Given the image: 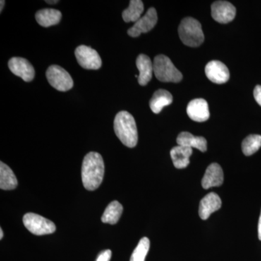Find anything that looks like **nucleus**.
<instances>
[{"instance_id": "obj_17", "label": "nucleus", "mask_w": 261, "mask_h": 261, "mask_svg": "<svg viewBox=\"0 0 261 261\" xmlns=\"http://www.w3.org/2000/svg\"><path fill=\"white\" fill-rule=\"evenodd\" d=\"M192 149L185 146L178 145L171 150V157L175 168L178 169L187 168L190 164Z\"/></svg>"}, {"instance_id": "obj_18", "label": "nucleus", "mask_w": 261, "mask_h": 261, "mask_svg": "<svg viewBox=\"0 0 261 261\" xmlns=\"http://www.w3.org/2000/svg\"><path fill=\"white\" fill-rule=\"evenodd\" d=\"M173 102L172 94L165 89H159L153 94L149 101V107L152 112L158 114L163 108Z\"/></svg>"}, {"instance_id": "obj_8", "label": "nucleus", "mask_w": 261, "mask_h": 261, "mask_svg": "<svg viewBox=\"0 0 261 261\" xmlns=\"http://www.w3.org/2000/svg\"><path fill=\"white\" fill-rule=\"evenodd\" d=\"M158 21L157 11L150 8L143 16L141 17L135 25L128 30V34L132 37H140L141 34L149 32L154 28Z\"/></svg>"}, {"instance_id": "obj_24", "label": "nucleus", "mask_w": 261, "mask_h": 261, "mask_svg": "<svg viewBox=\"0 0 261 261\" xmlns=\"http://www.w3.org/2000/svg\"><path fill=\"white\" fill-rule=\"evenodd\" d=\"M149 240L147 238L141 239L140 243L134 250L130 261H145L149 250Z\"/></svg>"}, {"instance_id": "obj_9", "label": "nucleus", "mask_w": 261, "mask_h": 261, "mask_svg": "<svg viewBox=\"0 0 261 261\" xmlns=\"http://www.w3.org/2000/svg\"><path fill=\"white\" fill-rule=\"evenodd\" d=\"M237 10L231 3L226 1H216L211 5V15L220 23H228L236 16Z\"/></svg>"}, {"instance_id": "obj_28", "label": "nucleus", "mask_w": 261, "mask_h": 261, "mask_svg": "<svg viewBox=\"0 0 261 261\" xmlns=\"http://www.w3.org/2000/svg\"><path fill=\"white\" fill-rule=\"evenodd\" d=\"M0 3H1V8H0V11H1L2 13V12H3V8H4L5 1H4V0H2Z\"/></svg>"}, {"instance_id": "obj_25", "label": "nucleus", "mask_w": 261, "mask_h": 261, "mask_svg": "<svg viewBox=\"0 0 261 261\" xmlns=\"http://www.w3.org/2000/svg\"><path fill=\"white\" fill-rule=\"evenodd\" d=\"M112 255V252L110 250H104L99 253L96 261H110Z\"/></svg>"}, {"instance_id": "obj_1", "label": "nucleus", "mask_w": 261, "mask_h": 261, "mask_svg": "<svg viewBox=\"0 0 261 261\" xmlns=\"http://www.w3.org/2000/svg\"><path fill=\"white\" fill-rule=\"evenodd\" d=\"M105 165L101 154L91 152L84 157L82 168V178L86 190L94 191L102 184Z\"/></svg>"}, {"instance_id": "obj_4", "label": "nucleus", "mask_w": 261, "mask_h": 261, "mask_svg": "<svg viewBox=\"0 0 261 261\" xmlns=\"http://www.w3.org/2000/svg\"><path fill=\"white\" fill-rule=\"evenodd\" d=\"M154 73L156 78L162 82L178 83L183 75L173 65L167 56L159 55L154 58L153 62Z\"/></svg>"}, {"instance_id": "obj_23", "label": "nucleus", "mask_w": 261, "mask_h": 261, "mask_svg": "<svg viewBox=\"0 0 261 261\" xmlns=\"http://www.w3.org/2000/svg\"><path fill=\"white\" fill-rule=\"evenodd\" d=\"M261 147V136L249 135L242 143L243 153L246 156L252 155L259 150Z\"/></svg>"}, {"instance_id": "obj_15", "label": "nucleus", "mask_w": 261, "mask_h": 261, "mask_svg": "<svg viewBox=\"0 0 261 261\" xmlns=\"http://www.w3.org/2000/svg\"><path fill=\"white\" fill-rule=\"evenodd\" d=\"M136 65L140 71L138 82L141 86H145L149 83L154 72L153 63L150 58L146 55L141 54L137 57Z\"/></svg>"}, {"instance_id": "obj_7", "label": "nucleus", "mask_w": 261, "mask_h": 261, "mask_svg": "<svg viewBox=\"0 0 261 261\" xmlns=\"http://www.w3.org/2000/svg\"><path fill=\"white\" fill-rule=\"evenodd\" d=\"M75 56L84 69L97 70L102 66V60L97 51L88 46H79L75 49Z\"/></svg>"}, {"instance_id": "obj_20", "label": "nucleus", "mask_w": 261, "mask_h": 261, "mask_svg": "<svg viewBox=\"0 0 261 261\" xmlns=\"http://www.w3.org/2000/svg\"><path fill=\"white\" fill-rule=\"evenodd\" d=\"M18 186V180L9 166L0 163V188L3 190H14Z\"/></svg>"}, {"instance_id": "obj_12", "label": "nucleus", "mask_w": 261, "mask_h": 261, "mask_svg": "<svg viewBox=\"0 0 261 261\" xmlns=\"http://www.w3.org/2000/svg\"><path fill=\"white\" fill-rule=\"evenodd\" d=\"M187 112L192 120L197 122L207 121L210 117L208 104L204 99H195L190 102Z\"/></svg>"}, {"instance_id": "obj_3", "label": "nucleus", "mask_w": 261, "mask_h": 261, "mask_svg": "<svg viewBox=\"0 0 261 261\" xmlns=\"http://www.w3.org/2000/svg\"><path fill=\"white\" fill-rule=\"evenodd\" d=\"M178 34L181 42L191 47H199L205 39L200 22L191 17L181 20L178 27Z\"/></svg>"}, {"instance_id": "obj_27", "label": "nucleus", "mask_w": 261, "mask_h": 261, "mask_svg": "<svg viewBox=\"0 0 261 261\" xmlns=\"http://www.w3.org/2000/svg\"><path fill=\"white\" fill-rule=\"evenodd\" d=\"M257 231H258V239L261 241V213L260 218H259L258 227H257Z\"/></svg>"}, {"instance_id": "obj_29", "label": "nucleus", "mask_w": 261, "mask_h": 261, "mask_svg": "<svg viewBox=\"0 0 261 261\" xmlns=\"http://www.w3.org/2000/svg\"><path fill=\"white\" fill-rule=\"evenodd\" d=\"M45 3H48V4H56V3H58V1H47V0H46Z\"/></svg>"}, {"instance_id": "obj_13", "label": "nucleus", "mask_w": 261, "mask_h": 261, "mask_svg": "<svg viewBox=\"0 0 261 261\" xmlns=\"http://www.w3.org/2000/svg\"><path fill=\"white\" fill-rule=\"evenodd\" d=\"M221 207V200L217 194L211 192L200 201L199 216L202 220H207L213 213L219 210Z\"/></svg>"}, {"instance_id": "obj_16", "label": "nucleus", "mask_w": 261, "mask_h": 261, "mask_svg": "<svg viewBox=\"0 0 261 261\" xmlns=\"http://www.w3.org/2000/svg\"><path fill=\"white\" fill-rule=\"evenodd\" d=\"M178 145L185 146L199 149L201 152L207 151V140L202 137H196L190 132H184L180 133L176 139Z\"/></svg>"}, {"instance_id": "obj_30", "label": "nucleus", "mask_w": 261, "mask_h": 261, "mask_svg": "<svg viewBox=\"0 0 261 261\" xmlns=\"http://www.w3.org/2000/svg\"><path fill=\"white\" fill-rule=\"evenodd\" d=\"M3 236H4V233H3V228H0V239H3Z\"/></svg>"}, {"instance_id": "obj_26", "label": "nucleus", "mask_w": 261, "mask_h": 261, "mask_svg": "<svg viewBox=\"0 0 261 261\" xmlns=\"http://www.w3.org/2000/svg\"><path fill=\"white\" fill-rule=\"evenodd\" d=\"M254 97L259 106H261V86L257 85L254 89Z\"/></svg>"}, {"instance_id": "obj_5", "label": "nucleus", "mask_w": 261, "mask_h": 261, "mask_svg": "<svg viewBox=\"0 0 261 261\" xmlns=\"http://www.w3.org/2000/svg\"><path fill=\"white\" fill-rule=\"evenodd\" d=\"M23 222L31 233L38 236L49 234L54 233L56 230V224L53 221L33 213L25 214L23 218Z\"/></svg>"}, {"instance_id": "obj_11", "label": "nucleus", "mask_w": 261, "mask_h": 261, "mask_svg": "<svg viewBox=\"0 0 261 261\" xmlns=\"http://www.w3.org/2000/svg\"><path fill=\"white\" fill-rule=\"evenodd\" d=\"M205 75L213 83L217 84L226 83L230 77L226 65L219 61H210L206 65Z\"/></svg>"}, {"instance_id": "obj_2", "label": "nucleus", "mask_w": 261, "mask_h": 261, "mask_svg": "<svg viewBox=\"0 0 261 261\" xmlns=\"http://www.w3.org/2000/svg\"><path fill=\"white\" fill-rule=\"evenodd\" d=\"M115 133L122 143L133 148L138 142V132L135 118L127 111L117 113L114 120Z\"/></svg>"}, {"instance_id": "obj_6", "label": "nucleus", "mask_w": 261, "mask_h": 261, "mask_svg": "<svg viewBox=\"0 0 261 261\" xmlns=\"http://www.w3.org/2000/svg\"><path fill=\"white\" fill-rule=\"evenodd\" d=\"M46 76L49 84L57 90L67 92L73 88V79L64 68L59 65L49 66L46 72Z\"/></svg>"}, {"instance_id": "obj_14", "label": "nucleus", "mask_w": 261, "mask_h": 261, "mask_svg": "<svg viewBox=\"0 0 261 261\" xmlns=\"http://www.w3.org/2000/svg\"><path fill=\"white\" fill-rule=\"evenodd\" d=\"M224 182V172L218 163H212L206 169L202 180V186L205 190L219 187Z\"/></svg>"}, {"instance_id": "obj_21", "label": "nucleus", "mask_w": 261, "mask_h": 261, "mask_svg": "<svg viewBox=\"0 0 261 261\" xmlns=\"http://www.w3.org/2000/svg\"><path fill=\"white\" fill-rule=\"evenodd\" d=\"M122 213L123 206L118 201H113L106 207L101 220L105 224H116L119 221Z\"/></svg>"}, {"instance_id": "obj_19", "label": "nucleus", "mask_w": 261, "mask_h": 261, "mask_svg": "<svg viewBox=\"0 0 261 261\" xmlns=\"http://www.w3.org/2000/svg\"><path fill=\"white\" fill-rule=\"evenodd\" d=\"M62 13L59 10L45 8L39 10L36 13V20L43 27H49L60 23Z\"/></svg>"}, {"instance_id": "obj_10", "label": "nucleus", "mask_w": 261, "mask_h": 261, "mask_svg": "<svg viewBox=\"0 0 261 261\" xmlns=\"http://www.w3.org/2000/svg\"><path fill=\"white\" fill-rule=\"evenodd\" d=\"M8 67L13 74L20 77L24 82H32L35 76L34 67L25 58H12L8 62Z\"/></svg>"}, {"instance_id": "obj_22", "label": "nucleus", "mask_w": 261, "mask_h": 261, "mask_svg": "<svg viewBox=\"0 0 261 261\" xmlns=\"http://www.w3.org/2000/svg\"><path fill=\"white\" fill-rule=\"evenodd\" d=\"M144 11V4L141 0H132L129 6L122 13L123 20L126 23L136 22L142 17Z\"/></svg>"}]
</instances>
